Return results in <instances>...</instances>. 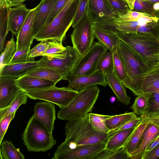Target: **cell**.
Returning a JSON list of instances; mask_svg holds the SVG:
<instances>
[{
	"mask_svg": "<svg viewBox=\"0 0 159 159\" xmlns=\"http://www.w3.org/2000/svg\"><path fill=\"white\" fill-rule=\"evenodd\" d=\"M93 27L95 38L108 50L112 52L113 48L117 46L119 39L115 34Z\"/></svg>",
	"mask_w": 159,
	"mask_h": 159,
	"instance_id": "obj_26",
	"label": "cell"
},
{
	"mask_svg": "<svg viewBox=\"0 0 159 159\" xmlns=\"http://www.w3.org/2000/svg\"><path fill=\"white\" fill-rule=\"evenodd\" d=\"M143 94L159 92V74L148 72L144 74L142 88Z\"/></svg>",
	"mask_w": 159,
	"mask_h": 159,
	"instance_id": "obj_32",
	"label": "cell"
},
{
	"mask_svg": "<svg viewBox=\"0 0 159 159\" xmlns=\"http://www.w3.org/2000/svg\"><path fill=\"white\" fill-rule=\"evenodd\" d=\"M40 66L38 61H34V58L29 62L9 64L0 68V76L18 78Z\"/></svg>",
	"mask_w": 159,
	"mask_h": 159,
	"instance_id": "obj_16",
	"label": "cell"
},
{
	"mask_svg": "<svg viewBox=\"0 0 159 159\" xmlns=\"http://www.w3.org/2000/svg\"><path fill=\"white\" fill-rule=\"evenodd\" d=\"M30 10L25 4L9 7L8 30L13 34H18Z\"/></svg>",
	"mask_w": 159,
	"mask_h": 159,
	"instance_id": "obj_17",
	"label": "cell"
},
{
	"mask_svg": "<svg viewBox=\"0 0 159 159\" xmlns=\"http://www.w3.org/2000/svg\"><path fill=\"white\" fill-rule=\"evenodd\" d=\"M23 144L30 152H43L52 148L56 143L52 133L35 119L33 115L29 120L22 135Z\"/></svg>",
	"mask_w": 159,
	"mask_h": 159,
	"instance_id": "obj_5",
	"label": "cell"
},
{
	"mask_svg": "<svg viewBox=\"0 0 159 159\" xmlns=\"http://www.w3.org/2000/svg\"><path fill=\"white\" fill-rule=\"evenodd\" d=\"M16 48L13 37L7 42L4 50L0 56V68L10 63L13 56L16 51Z\"/></svg>",
	"mask_w": 159,
	"mask_h": 159,
	"instance_id": "obj_37",
	"label": "cell"
},
{
	"mask_svg": "<svg viewBox=\"0 0 159 159\" xmlns=\"http://www.w3.org/2000/svg\"><path fill=\"white\" fill-rule=\"evenodd\" d=\"M112 116L89 113V119L92 127L96 131L99 133L108 134L110 130L107 126L106 120Z\"/></svg>",
	"mask_w": 159,
	"mask_h": 159,
	"instance_id": "obj_33",
	"label": "cell"
},
{
	"mask_svg": "<svg viewBox=\"0 0 159 159\" xmlns=\"http://www.w3.org/2000/svg\"><path fill=\"white\" fill-rule=\"evenodd\" d=\"M88 12L93 22L101 18L115 17L117 15L108 0H89Z\"/></svg>",
	"mask_w": 159,
	"mask_h": 159,
	"instance_id": "obj_19",
	"label": "cell"
},
{
	"mask_svg": "<svg viewBox=\"0 0 159 159\" xmlns=\"http://www.w3.org/2000/svg\"><path fill=\"white\" fill-rule=\"evenodd\" d=\"M153 72L159 74V67L156 68L151 69L147 72Z\"/></svg>",
	"mask_w": 159,
	"mask_h": 159,
	"instance_id": "obj_54",
	"label": "cell"
},
{
	"mask_svg": "<svg viewBox=\"0 0 159 159\" xmlns=\"http://www.w3.org/2000/svg\"><path fill=\"white\" fill-rule=\"evenodd\" d=\"M145 16H153L147 13L129 10L123 13H118L114 18L119 21L128 22L137 21L140 17Z\"/></svg>",
	"mask_w": 159,
	"mask_h": 159,
	"instance_id": "obj_41",
	"label": "cell"
},
{
	"mask_svg": "<svg viewBox=\"0 0 159 159\" xmlns=\"http://www.w3.org/2000/svg\"><path fill=\"white\" fill-rule=\"evenodd\" d=\"M100 91L97 85L79 91L78 94L67 106L58 111V118L69 120L91 112Z\"/></svg>",
	"mask_w": 159,
	"mask_h": 159,
	"instance_id": "obj_6",
	"label": "cell"
},
{
	"mask_svg": "<svg viewBox=\"0 0 159 159\" xmlns=\"http://www.w3.org/2000/svg\"><path fill=\"white\" fill-rule=\"evenodd\" d=\"M107 85L115 95L117 101L126 105L130 103L131 98L127 94L125 87L113 71L105 73Z\"/></svg>",
	"mask_w": 159,
	"mask_h": 159,
	"instance_id": "obj_22",
	"label": "cell"
},
{
	"mask_svg": "<svg viewBox=\"0 0 159 159\" xmlns=\"http://www.w3.org/2000/svg\"><path fill=\"white\" fill-rule=\"evenodd\" d=\"M89 0H80L75 16L72 25L74 28L88 12Z\"/></svg>",
	"mask_w": 159,
	"mask_h": 159,
	"instance_id": "obj_43",
	"label": "cell"
},
{
	"mask_svg": "<svg viewBox=\"0 0 159 159\" xmlns=\"http://www.w3.org/2000/svg\"><path fill=\"white\" fill-rule=\"evenodd\" d=\"M117 48L127 77L125 88L136 96L143 94L142 88L144 74L150 70V67L138 54L120 39Z\"/></svg>",
	"mask_w": 159,
	"mask_h": 159,
	"instance_id": "obj_1",
	"label": "cell"
},
{
	"mask_svg": "<svg viewBox=\"0 0 159 159\" xmlns=\"http://www.w3.org/2000/svg\"><path fill=\"white\" fill-rule=\"evenodd\" d=\"M30 49H21L16 51L9 64L29 62L33 58L29 57Z\"/></svg>",
	"mask_w": 159,
	"mask_h": 159,
	"instance_id": "obj_42",
	"label": "cell"
},
{
	"mask_svg": "<svg viewBox=\"0 0 159 159\" xmlns=\"http://www.w3.org/2000/svg\"><path fill=\"white\" fill-rule=\"evenodd\" d=\"M150 95V93H148L137 96L134 103L130 107L136 115L140 116L148 110Z\"/></svg>",
	"mask_w": 159,
	"mask_h": 159,
	"instance_id": "obj_36",
	"label": "cell"
},
{
	"mask_svg": "<svg viewBox=\"0 0 159 159\" xmlns=\"http://www.w3.org/2000/svg\"><path fill=\"white\" fill-rule=\"evenodd\" d=\"M26 0H21V4L22 5L23 4V3Z\"/></svg>",
	"mask_w": 159,
	"mask_h": 159,
	"instance_id": "obj_56",
	"label": "cell"
},
{
	"mask_svg": "<svg viewBox=\"0 0 159 159\" xmlns=\"http://www.w3.org/2000/svg\"><path fill=\"white\" fill-rule=\"evenodd\" d=\"M148 123L138 147L129 155V159H142L148 146L152 140L159 135L158 127L153 123Z\"/></svg>",
	"mask_w": 159,
	"mask_h": 159,
	"instance_id": "obj_18",
	"label": "cell"
},
{
	"mask_svg": "<svg viewBox=\"0 0 159 159\" xmlns=\"http://www.w3.org/2000/svg\"><path fill=\"white\" fill-rule=\"evenodd\" d=\"M93 22L88 12L73 28L70 35L73 47L81 56L91 47L95 38Z\"/></svg>",
	"mask_w": 159,
	"mask_h": 159,
	"instance_id": "obj_8",
	"label": "cell"
},
{
	"mask_svg": "<svg viewBox=\"0 0 159 159\" xmlns=\"http://www.w3.org/2000/svg\"><path fill=\"white\" fill-rule=\"evenodd\" d=\"M26 75L52 81L57 83L62 80L61 75L53 69L48 67L40 66L29 72Z\"/></svg>",
	"mask_w": 159,
	"mask_h": 159,
	"instance_id": "obj_29",
	"label": "cell"
},
{
	"mask_svg": "<svg viewBox=\"0 0 159 159\" xmlns=\"http://www.w3.org/2000/svg\"><path fill=\"white\" fill-rule=\"evenodd\" d=\"M126 2V0H124Z\"/></svg>",
	"mask_w": 159,
	"mask_h": 159,
	"instance_id": "obj_57",
	"label": "cell"
},
{
	"mask_svg": "<svg viewBox=\"0 0 159 159\" xmlns=\"http://www.w3.org/2000/svg\"><path fill=\"white\" fill-rule=\"evenodd\" d=\"M57 0H42L37 6L34 22L33 37L38 34L45 25L52 9Z\"/></svg>",
	"mask_w": 159,
	"mask_h": 159,
	"instance_id": "obj_20",
	"label": "cell"
},
{
	"mask_svg": "<svg viewBox=\"0 0 159 159\" xmlns=\"http://www.w3.org/2000/svg\"><path fill=\"white\" fill-rule=\"evenodd\" d=\"M25 92L30 99L49 102L57 105L60 108L67 106L79 93V91L68 87H57L55 85Z\"/></svg>",
	"mask_w": 159,
	"mask_h": 159,
	"instance_id": "obj_7",
	"label": "cell"
},
{
	"mask_svg": "<svg viewBox=\"0 0 159 159\" xmlns=\"http://www.w3.org/2000/svg\"><path fill=\"white\" fill-rule=\"evenodd\" d=\"M159 116V92L150 93L148 110L141 117Z\"/></svg>",
	"mask_w": 159,
	"mask_h": 159,
	"instance_id": "obj_39",
	"label": "cell"
},
{
	"mask_svg": "<svg viewBox=\"0 0 159 159\" xmlns=\"http://www.w3.org/2000/svg\"><path fill=\"white\" fill-rule=\"evenodd\" d=\"M135 0H126V2L128 4L129 10L133 11L134 8V4Z\"/></svg>",
	"mask_w": 159,
	"mask_h": 159,
	"instance_id": "obj_53",
	"label": "cell"
},
{
	"mask_svg": "<svg viewBox=\"0 0 159 159\" xmlns=\"http://www.w3.org/2000/svg\"><path fill=\"white\" fill-rule=\"evenodd\" d=\"M80 0H68L61 11L48 24L45 26L34 39L38 41L54 40L62 42L72 26Z\"/></svg>",
	"mask_w": 159,
	"mask_h": 159,
	"instance_id": "obj_2",
	"label": "cell"
},
{
	"mask_svg": "<svg viewBox=\"0 0 159 159\" xmlns=\"http://www.w3.org/2000/svg\"><path fill=\"white\" fill-rule=\"evenodd\" d=\"M38 6L31 9L19 33L16 35V51L30 49L33 43L34 18Z\"/></svg>",
	"mask_w": 159,
	"mask_h": 159,
	"instance_id": "obj_14",
	"label": "cell"
},
{
	"mask_svg": "<svg viewBox=\"0 0 159 159\" xmlns=\"http://www.w3.org/2000/svg\"><path fill=\"white\" fill-rule=\"evenodd\" d=\"M48 41V48L43 56L52 58H60L66 55L67 52V46H63L62 42L54 40Z\"/></svg>",
	"mask_w": 159,
	"mask_h": 159,
	"instance_id": "obj_35",
	"label": "cell"
},
{
	"mask_svg": "<svg viewBox=\"0 0 159 159\" xmlns=\"http://www.w3.org/2000/svg\"><path fill=\"white\" fill-rule=\"evenodd\" d=\"M153 4L142 0H135L133 11L150 14L153 16L159 15L153 8Z\"/></svg>",
	"mask_w": 159,
	"mask_h": 159,
	"instance_id": "obj_40",
	"label": "cell"
},
{
	"mask_svg": "<svg viewBox=\"0 0 159 159\" xmlns=\"http://www.w3.org/2000/svg\"><path fill=\"white\" fill-rule=\"evenodd\" d=\"M129 155L124 147L114 150L104 148L90 159H128Z\"/></svg>",
	"mask_w": 159,
	"mask_h": 159,
	"instance_id": "obj_30",
	"label": "cell"
},
{
	"mask_svg": "<svg viewBox=\"0 0 159 159\" xmlns=\"http://www.w3.org/2000/svg\"><path fill=\"white\" fill-rule=\"evenodd\" d=\"M143 119L140 116H137L134 118L120 128L111 131L108 133L109 137L111 136L116 133L120 131L136 127Z\"/></svg>",
	"mask_w": 159,
	"mask_h": 159,
	"instance_id": "obj_47",
	"label": "cell"
},
{
	"mask_svg": "<svg viewBox=\"0 0 159 159\" xmlns=\"http://www.w3.org/2000/svg\"><path fill=\"white\" fill-rule=\"evenodd\" d=\"M159 144V135L153 139L147 147L146 151L151 150Z\"/></svg>",
	"mask_w": 159,
	"mask_h": 159,
	"instance_id": "obj_51",
	"label": "cell"
},
{
	"mask_svg": "<svg viewBox=\"0 0 159 159\" xmlns=\"http://www.w3.org/2000/svg\"><path fill=\"white\" fill-rule=\"evenodd\" d=\"M115 34L141 56L150 67L149 70L159 67V38L135 33Z\"/></svg>",
	"mask_w": 159,
	"mask_h": 159,
	"instance_id": "obj_4",
	"label": "cell"
},
{
	"mask_svg": "<svg viewBox=\"0 0 159 159\" xmlns=\"http://www.w3.org/2000/svg\"><path fill=\"white\" fill-rule=\"evenodd\" d=\"M8 8L6 0H0V51L1 52L4 48L5 39L9 31Z\"/></svg>",
	"mask_w": 159,
	"mask_h": 159,
	"instance_id": "obj_25",
	"label": "cell"
},
{
	"mask_svg": "<svg viewBox=\"0 0 159 159\" xmlns=\"http://www.w3.org/2000/svg\"><path fill=\"white\" fill-rule=\"evenodd\" d=\"M17 84L24 91L38 90L53 86L57 84L54 82L26 75L16 79Z\"/></svg>",
	"mask_w": 159,
	"mask_h": 159,
	"instance_id": "obj_21",
	"label": "cell"
},
{
	"mask_svg": "<svg viewBox=\"0 0 159 159\" xmlns=\"http://www.w3.org/2000/svg\"><path fill=\"white\" fill-rule=\"evenodd\" d=\"M16 113L10 114L0 120V144L2 141L10 123L14 118Z\"/></svg>",
	"mask_w": 159,
	"mask_h": 159,
	"instance_id": "obj_46",
	"label": "cell"
},
{
	"mask_svg": "<svg viewBox=\"0 0 159 159\" xmlns=\"http://www.w3.org/2000/svg\"><path fill=\"white\" fill-rule=\"evenodd\" d=\"M28 98L25 91L20 89L16 97L7 108L0 110V120L10 114L16 112L20 106L26 104Z\"/></svg>",
	"mask_w": 159,
	"mask_h": 159,
	"instance_id": "obj_34",
	"label": "cell"
},
{
	"mask_svg": "<svg viewBox=\"0 0 159 159\" xmlns=\"http://www.w3.org/2000/svg\"><path fill=\"white\" fill-rule=\"evenodd\" d=\"M68 0H57L47 20L45 25L50 23L63 8Z\"/></svg>",
	"mask_w": 159,
	"mask_h": 159,
	"instance_id": "obj_48",
	"label": "cell"
},
{
	"mask_svg": "<svg viewBox=\"0 0 159 159\" xmlns=\"http://www.w3.org/2000/svg\"><path fill=\"white\" fill-rule=\"evenodd\" d=\"M142 159H159V144L144 153Z\"/></svg>",
	"mask_w": 159,
	"mask_h": 159,
	"instance_id": "obj_49",
	"label": "cell"
},
{
	"mask_svg": "<svg viewBox=\"0 0 159 159\" xmlns=\"http://www.w3.org/2000/svg\"><path fill=\"white\" fill-rule=\"evenodd\" d=\"M55 104L46 101L39 102L34 107V117L50 132L52 133L56 119Z\"/></svg>",
	"mask_w": 159,
	"mask_h": 159,
	"instance_id": "obj_13",
	"label": "cell"
},
{
	"mask_svg": "<svg viewBox=\"0 0 159 159\" xmlns=\"http://www.w3.org/2000/svg\"><path fill=\"white\" fill-rule=\"evenodd\" d=\"M144 1L149 2L153 4L159 2V0H142Z\"/></svg>",
	"mask_w": 159,
	"mask_h": 159,
	"instance_id": "obj_55",
	"label": "cell"
},
{
	"mask_svg": "<svg viewBox=\"0 0 159 159\" xmlns=\"http://www.w3.org/2000/svg\"><path fill=\"white\" fill-rule=\"evenodd\" d=\"M141 117L144 119L148 122L155 125L159 128V116Z\"/></svg>",
	"mask_w": 159,
	"mask_h": 159,
	"instance_id": "obj_50",
	"label": "cell"
},
{
	"mask_svg": "<svg viewBox=\"0 0 159 159\" xmlns=\"http://www.w3.org/2000/svg\"><path fill=\"white\" fill-rule=\"evenodd\" d=\"M67 80L69 84L67 87L78 91L91 86L100 85L106 87L107 85L105 74L100 71L86 75L70 74Z\"/></svg>",
	"mask_w": 159,
	"mask_h": 159,
	"instance_id": "obj_12",
	"label": "cell"
},
{
	"mask_svg": "<svg viewBox=\"0 0 159 159\" xmlns=\"http://www.w3.org/2000/svg\"><path fill=\"white\" fill-rule=\"evenodd\" d=\"M113 11L118 13H123L129 10L127 2L124 0H108Z\"/></svg>",
	"mask_w": 159,
	"mask_h": 159,
	"instance_id": "obj_44",
	"label": "cell"
},
{
	"mask_svg": "<svg viewBox=\"0 0 159 159\" xmlns=\"http://www.w3.org/2000/svg\"><path fill=\"white\" fill-rule=\"evenodd\" d=\"M136 126L120 131L109 137L105 148L114 150L124 147Z\"/></svg>",
	"mask_w": 159,
	"mask_h": 159,
	"instance_id": "obj_23",
	"label": "cell"
},
{
	"mask_svg": "<svg viewBox=\"0 0 159 159\" xmlns=\"http://www.w3.org/2000/svg\"><path fill=\"white\" fill-rule=\"evenodd\" d=\"M107 140L93 144L71 146L64 142L58 146L52 159H90L105 148Z\"/></svg>",
	"mask_w": 159,
	"mask_h": 159,
	"instance_id": "obj_9",
	"label": "cell"
},
{
	"mask_svg": "<svg viewBox=\"0 0 159 159\" xmlns=\"http://www.w3.org/2000/svg\"><path fill=\"white\" fill-rule=\"evenodd\" d=\"M48 45V41H41L30 50L29 57L34 58L37 57L43 56L47 50Z\"/></svg>",
	"mask_w": 159,
	"mask_h": 159,
	"instance_id": "obj_45",
	"label": "cell"
},
{
	"mask_svg": "<svg viewBox=\"0 0 159 159\" xmlns=\"http://www.w3.org/2000/svg\"><path fill=\"white\" fill-rule=\"evenodd\" d=\"M64 142L71 146L93 144L107 140L108 134L99 133L92 127L89 113L68 120L65 126Z\"/></svg>",
	"mask_w": 159,
	"mask_h": 159,
	"instance_id": "obj_3",
	"label": "cell"
},
{
	"mask_svg": "<svg viewBox=\"0 0 159 159\" xmlns=\"http://www.w3.org/2000/svg\"><path fill=\"white\" fill-rule=\"evenodd\" d=\"M6 2L7 6L9 7L22 5L21 0H6Z\"/></svg>",
	"mask_w": 159,
	"mask_h": 159,
	"instance_id": "obj_52",
	"label": "cell"
},
{
	"mask_svg": "<svg viewBox=\"0 0 159 159\" xmlns=\"http://www.w3.org/2000/svg\"><path fill=\"white\" fill-rule=\"evenodd\" d=\"M16 78L0 76V110L7 108L21 89Z\"/></svg>",
	"mask_w": 159,
	"mask_h": 159,
	"instance_id": "obj_15",
	"label": "cell"
},
{
	"mask_svg": "<svg viewBox=\"0 0 159 159\" xmlns=\"http://www.w3.org/2000/svg\"><path fill=\"white\" fill-rule=\"evenodd\" d=\"M113 61V72L125 88L127 84V77L124 65L117 48H114L112 51Z\"/></svg>",
	"mask_w": 159,
	"mask_h": 159,
	"instance_id": "obj_28",
	"label": "cell"
},
{
	"mask_svg": "<svg viewBox=\"0 0 159 159\" xmlns=\"http://www.w3.org/2000/svg\"><path fill=\"white\" fill-rule=\"evenodd\" d=\"M108 49L99 42H94L90 48L81 56L70 74L91 75L96 72L98 63Z\"/></svg>",
	"mask_w": 159,
	"mask_h": 159,
	"instance_id": "obj_11",
	"label": "cell"
},
{
	"mask_svg": "<svg viewBox=\"0 0 159 159\" xmlns=\"http://www.w3.org/2000/svg\"><path fill=\"white\" fill-rule=\"evenodd\" d=\"M67 52L65 57L60 58H52L43 56L38 60L40 66L51 68L57 72L62 80H67L81 56L73 47L67 46Z\"/></svg>",
	"mask_w": 159,
	"mask_h": 159,
	"instance_id": "obj_10",
	"label": "cell"
},
{
	"mask_svg": "<svg viewBox=\"0 0 159 159\" xmlns=\"http://www.w3.org/2000/svg\"><path fill=\"white\" fill-rule=\"evenodd\" d=\"M137 117L136 115L133 112H126L122 114L112 116L106 120V125L111 131L120 128Z\"/></svg>",
	"mask_w": 159,
	"mask_h": 159,
	"instance_id": "obj_31",
	"label": "cell"
},
{
	"mask_svg": "<svg viewBox=\"0 0 159 159\" xmlns=\"http://www.w3.org/2000/svg\"><path fill=\"white\" fill-rule=\"evenodd\" d=\"M113 61L112 52L106 51L101 57L97 66L96 72L100 71L105 74L113 71Z\"/></svg>",
	"mask_w": 159,
	"mask_h": 159,
	"instance_id": "obj_38",
	"label": "cell"
},
{
	"mask_svg": "<svg viewBox=\"0 0 159 159\" xmlns=\"http://www.w3.org/2000/svg\"><path fill=\"white\" fill-rule=\"evenodd\" d=\"M0 145V156L2 159H25V156L19 148H16L12 142L2 141Z\"/></svg>",
	"mask_w": 159,
	"mask_h": 159,
	"instance_id": "obj_27",
	"label": "cell"
},
{
	"mask_svg": "<svg viewBox=\"0 0 159 159\" xmlns=\"http://www.w3.org/2000/svg\"><path fill=\"white\" fill-rule=\"evenodd\" d=\"M142 118L143 120L136 126L124 146L129 156L138 147L144 131L148 123L144 119Z\"/></svg>",
	"mask_w": 159,
	"mask_h": 159,
	"instance_id": "obj_24",
	"label": "cell"
}]
</instances>
